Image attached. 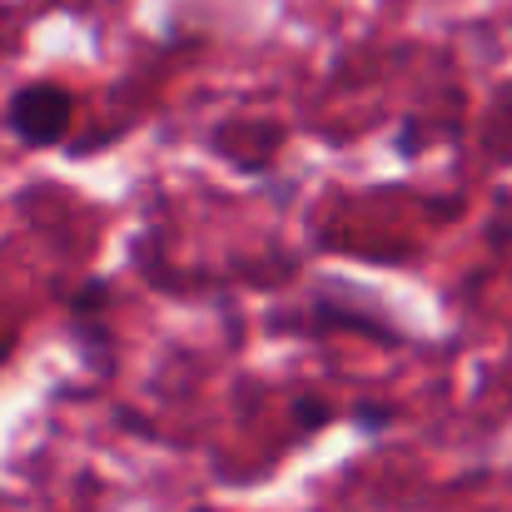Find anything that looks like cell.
I'll return each mask as SVG.
<instances>
[{
  "instance_id": "6",
  "label": "cell",
  "mask_w": 512,
  "mask_h": 512,
  "mask_svg": "<svg viewBox=\"0 0 512 512\" xmlns=\"http://www.w3.org/2000/svg\"><path fill=\"white\" fill-rule=\"evenodd\" d=\"M194 512H214V508H194Z\"/></svg>"
},
{
  "instance_id": "4",
  "label": "cell",
  "mask_w": 512,
  "mask_h": 512,
  "mask_svg": "<svg viewBox=\"0 0 512 512\" xmlns=\"http://www.w3.org/2000/svg\"><path fill=\"white\" fill-rule=\"evenodd\" d=\"M393 418H398L393 408H358V428H373V433H383Z\"/></svg>"
},
{
  "instance_id": "1",
  "label": "cell",
  "mask_w": 512,
  "mask_h": 512,
  "mask_svg": "<svg viewBox=\"0 0 512 512\" xmlns=\"http://www.w3.org/2000/svg\"><path fill=\"white\" fill-rule=\"evenodd\" d=\"M70 115H75V100H70L60 85H50V80L20 85V90L10 95V105H5V125H10V135H15L20 145H30V150L65 140Z\"/></svg>"
},
{
  "instance_id": "2",
  "label": "cell",
  "mask_w": 512,
  "mask_h": 512,
  "mask_svg": "<svg viewBox=\"0 0 512 512\" xmlns=\"http://www.w3.org/2000/svg\"><path fill=\"white\" fill-rule=\"evenodd\" d=\"M105 304H110V284H105V279H90V284L75 294L70 314H75V324H80V319H100V314H105Z\"/></svg>"
},
{
  "instance_id": "3",
  "label": "cell",
  "mask_w": 512,
  "mask_h": 512,
  "mask_svg": "<svg viewBox=\"0 0 512 512\" xmlns=\"http://www.w3.org/2000/svg\"><path fill=\"white\" fill-rule=\"evenodd\" d=\"M334 418V408L324 403V398H299L294 403V423H299V433H314V428H324Z\"/></svg>"
},
{
  "instance_id": "5",
  "label": "cell",
  "mask_w": 512,
  "mask_h": 512,
  "mask_svg": "<svg viewBox=\"0 0 512 512\" xmlns=\"http://www.w3.org/2000/svg\"><path fill=\"white\" fill-rule=\"evenodd\" d=\"M493 239H512V224H503V229H493Z\"/></svg>"
}]
</instances>
